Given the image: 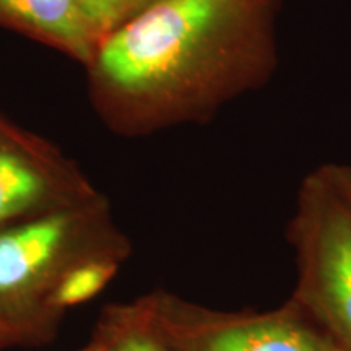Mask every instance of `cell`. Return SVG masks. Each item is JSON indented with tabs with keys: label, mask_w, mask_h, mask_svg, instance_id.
Wrapping results in <instances>:
<instances>
[{
	"label": "cell",
	"mask_w": 351,
	"mask_h": 351,
	"mask_svg": "<svg viewBox=\"0 0 351 351\" xmlns=\"http://www.w3.org/2000/svg\"><path fill=\"white\" fill-rule=\"evenodd\" d=\"M324 169L346 199L351 202V166L345 165H326Z\"/></svg>",
	"instance_id": "8fae6325"
},
{
	"label": "cell",
	"mask_w": 351,
	"mask_h": 351,
	"mask_svg": "<svg viewBox=\"0 0 351 351\" xmlns=\"http://www.w3.org/2000/svg\"><path fill=\"white\" fill-rule=\"evenodd\" d=\"M130 254L106 252L88 257L65 271L47 300V313L59 322L72 307L91 301L108 287Z\"/></svg>",
	"instance_id": "ba28073f"
},
{
	"label": "cell",
	"mask_w": 351,
	"mask_h": 351,
	"mask_svg": "<svg viewBox=\"0 0 351 351\" xmlns=\"http://www.w3.org/2000/svg\"><path fill=\"white\" fill-rule=\"evenodd\" d=\"M93 197L80 176L52 153L0 137V230Z\"/></svg>",
	"instance_id": "5b68a950"
},
{
	"label": "cell",
	"mask_w": 351,
	"mask_h": 351,
	"mask_svg": "<svg viewBox=\"0 0 351 351\" xmlns=\"http://www.w3.org/2000/svg\"><path fill=\"white\" fill-rule=\"evenodd\" d=\"M0 23L10 25L93 62L99 38L77 0H0Z\"/></svg>",
	"instance_id": "8992f818"
},
{
	"label": "cell",
	"mask_w": 351,
	"mask_h": 351,
	"mask_svg": "<svg viewBox=\"0 0 351 351\" xmlns=\"http://www.w3.org/2000/svg\"><path fill=\"white\" fill-rule=\"evenodd\" d=\"M93 339L106 351H173L153 326L140 298L104 307Z\"/></svg>",
	"instance_id": "52a82bcc"
},
{
	"label": "cell",
	"mask_w": 351,
	"mask_h": 351,
	"mask_svg": "<svg viewBox=\"0 0 351 351\" xmlns=\"http://www.w3.org/2000/svg\"><path fill=\"white\" fill-rule=\"evenodd\" d=\"M276 0H153L93 62L127 130L207 116L276 67Z\"/></svg>",
	"instance_id": "6da1fadb"
},
{
	"label": "cell",
	"mask_w": 351,
	"mask_h": 351,
	"mask_svg": "<svg viewBox=\"0 0 351 351\" xmlns=\"http://www.w3.org/2000/svg\"><path fill=\"white\" fill-rule=\"evenodd\" d=\"M337 351H340V350H337Z\"/></svg>",
	"instance_id": "4fadbf2b"
},
{
	"label": "cell",
	"mask_w": 351,
	"mask_h": 351,
	"mask_svg": "<svg viewBox=\"0 0 351 351\" xmlns=\"http://www.w3.org/2000/svg\"><path fill=\"white\" fill-rule=\"evenodd\" d=\"M91 28L103 41L117 26L125 23L153 0H77Z\"/></svg>",
	"instance_id": "9c48e42d"
},
{
	"label": "cell",
	"mask_w": 351,
	"mask_h": 351,
	"mask_svg": "<svg viewBox=\"0 0 351 351\" xmlns=\"http://www.w3.org/2000/svg\"><path fill=\"white\" fill-rule=\"evenodd\" d=\"M289 241L298 265L291 302L351 351V202L324 166L301 182Z\"/></svg>",
	"instance_id": "3957f363"
},
{
	"label": "cell",
	"mask_w": 351,
	"mask_h": 351,
	"mask_svg": "<svg viewBox=\"0 0 351 351\" xmlns=\"http://www.w3.org/2000/svg\"><path fill=\"white\" fill-rule=\"evenodd\" d=\"M173 351H337L295 302L269 313H223L165 291L140 298Z\"/></svg>",
	"instance_id": "277c9868"
},
{
	"label": "cell",
	"mask_w": 351,
	"mask_h": 351,
	"mask_svg": "<svg viewBox=\"0 0 351 351\" xmlns=\"http://www.w3.org/2000/svg\"><path fill=\"white\" fill-rule=\"evenodd\" d=\"M80 351H106V350H104V346H103V345H101L98 340L91 339V341H90V343H88V345L85 346V348H83V350H80Z\"/></svg>",
	"instance_id": "7c38bea8"
},
{
	"label": "cell",
	"mask_w": 351,
	"mask_h": 351,
	"mask_svg": "<svg viewBox=\"0 0 351 351\" xmlns=\"http://www.w3.org/2000/svg\"><path fill=\"white\" fill-rule=\"evenodd\" d=\"M43 341L44 340L36 332L0 317V351L13 348V346L38 345L43 343Z\"/></svg>",
	"instance_id": "30bf717a"
},
{
	"label": "cell",
	"mask_w": 351,
	"mask_h": 351,
	"mask_svg": "<svg viewBox=\"0 0 351 351\" xmlns=\"http://www.w3.org/2000/svg\"><path fill=\"white\" fill-rule=\"evenodd\" d=\"M106 252L130 254V244L96 197L0 230V317L51 340L52 289L75 263Z\"/></svg>",
	"instance_id": "7a4b0ae2"
}]
</instances>
